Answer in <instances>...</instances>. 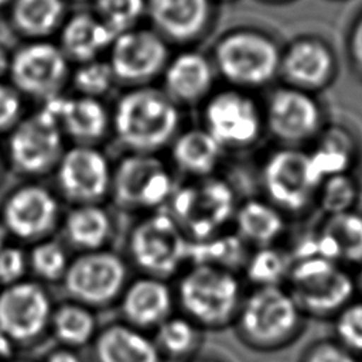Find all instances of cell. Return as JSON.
<instances>
[{
    "mask_svg": "<svg viewBox=\"0 0 362 362\" xmlns=\"http://www.w3.org/2000/svg\"><path fill=\"white\" fill-rule=\"evenodd\" d=\"M173 287L178 313L202 331L232 327L246 293L239 273L205 263L188 264Z\"/></svg>",
    "mask_w": 362,
    "mask_h": 362,
    "instance_id": "obj_1",
    "label": "cell"
},
{
    "mask_svg": "<svg viewBox=\"0 0 362 362\" xmlns=\"http://www.w3.org/2000/svg\"><path fill=\"white\" fill-rule=\"evenodd\" d=\"M305 320L284 286L250 287L243 296L232 328L249 349L276 352L301 337Z\"/></svg>",
    "mask_w": 362,
    "mask_h": 362,
    "instance_id": "obj_2",
    "label": "cell"
},
{
    "mask_svg": "<svg viewBox=\"0 0 362 362\" xmlns=\"http://www.w3.org/2000/svg\"><path fill=\"white\" fill-rule=\"evenodd\" d=\"M110 115L112 130L129 153L156 154L180 133V106L150 85L124 92Z\"/></svg>",
    "mask_w": 362,
    "mask_h": 362,
    "instance_id": "obj_3",
    "label": "cell"
},
{
    "mask_svg": "<svg viewBox=\"0 0 362 362\" xmlns=\"http://www.w3.org/2000/svg\"><path fill=\"white\" fill-rule=\"evenodd\" d=\"M281 49L263 31L235 28L225 33L214 45L215 71L232 88L249 90L270 83L280 72Z\"/></svg>",
    "mask_w": 362,
    "mask_h": 362,
    "instance_id": "obj_4",
    "label": "cell"
},
{
    "mask_svg": "<svg viewBox=\"0 0 362 362\" xmlns=\"http://www.w3.org/2000/svg\"><path fill=\"white\" fill-rule=\"evenodd\" d=\"M124 257L139 274L170 281L189 264V240L167 211L148 212L130 228Z\"/></svg>",
    "mask_w": 362,
    "mask_h": 362,
    "instance_id": "obj_5",
    "label": "cell"
},
{
    "mask_svg": "<svg viewBox=\"0 0 362 362\" xmlns=\"http://www.w3.org/2000/svg\"><path fill=\"white\" fill-rule=\"evenodd\" d=\"M284 287L303 314L317 320H332L358 294L354 274L324 257L293 259Z\"/></svg>",
    "mask_w": 362,
    "mask_h": 362,
    "instance_id": "obj_6",
    "label": "cell"
},
{
    "mask_svg": "<svg viewBox=\"0 0 362 362\" xmlns=\"http://www.w3.org/2000/svg\"><path fill=\"white\" fill-rule=\"evenodd\" d=\"M168 215L175 221L189 242H201L221 233L233 219L235 195L221 178H192L175 187L168 201Z\"/></svg>",
    "mask_w": 362,
    "mask_h": 362,
    "instance_id": "obj_7",
    "label": "cell"
},
{
    "mask_svg": "<svg viewBox=\"0 0 362 362\" xmlns=\"http://www.w3.org/2000/svg\"><path fill=\"white\" fill-rule=\"evenodd\" d=\"M130 279L126 257L107 247L72 256L61 286L68 300L96 311L116 305Z\"/></svg>",
    "mask_w": 362,
    "mask_h": 362,
    "instance_id": "obj_8",
    "label": "cell"
},
{
    "mask_svg": "<svg viewBox=\"0 0 362 362\" xmlns=\"http://www.w3.org/2000/svg\"><path fill=\"white\" fill-rule=\"evenodd\" d=\"M175 182L171 170L156 154L129 153L112 168L109 197L129 211H160L167 205Z\"/></svg>",
    "mask_w": 362,
    "mask_h": 362,
    "instance_id": "obj_9",
    "label": "cell"
},
{
    "mask_svg": "<svg viewBox=\"0 0 362 362\" xmlns=\"http://www.w3.org/2000/svg\"><path fill=\"white\" fill-rule=\"evenodd\" d=\"M65 150L58 120L41 105L8 133L4 156L16 173L37 178L55 171Z\"/></svg>",
    "mask_w": 362,
    "mask_h": 362,
    "instance_id": "obj_10",
    "label": "cell"
},
{
    "mask_svg": "<svg viewBox=\"0 0 362 362\" xmlns=\"http://www.w3.org/2000/svg\"><path fill=\"white\" fill-rule=\"evenodd\" d=\"M55 301L48 286L28 277L0 288V335L17 349L40 344L49 335Z\"/></svg>",
    "mask_w": 362,
    "mask_h": 362,
    "instance_id": "obj_11",
    "label": "cell"
},
{
    "mask_svg": "<svg viewBox=\"0 0 362 362\" xmlns=\"http://www.w3.org/2000/svg\"><path fill=\"white\" fill-rule=\"evenodd\" d=\"M204 129L226 148H247L262 136L263 110L255 98L238 88L212 92L204 102Z\"/></svg>",
    "mask_w": 362,
    "mask_h": 362,
    "instance_id": "obj_12",
    "label": "cell"
},
{
    "mask_svg": "<svg viewBox=\"0 0 362 362\" xmlns=\"http://www.w3.org/2000/svg\"><path fill=\"white\" fill-rule=\"evenodd\" d=\"M267 201L283 214H301L314 201L320 180L308 151L286 146L272 151L262 168Z\"/></svg>",
    "mask_w": 362,
    "mask_h": 362,
    "instance_id": "obj_13",
    "label": "cell"
},
{
    "mask_svg": "<svg viewBox=\"0 0 362 362\" xmlns=\"http://www.w3.org/2000/svg\"><path fill=\"white\" fill-rule=\"evenodd\" d=\"M69 78L68 58L48 40L28 41L11 54L8 81L23 98L45 103L62 95Z\"/></svg>",
    "mask_w": 362,
    "mask_h": 362,
    "instance_id": "obj_14",
    "label": "cell"
},
{
    "mask_svg": "<svg viewBox=\"0 0 362 362\" xmlns=\"http://www.w3.org/2000/svg\"><path fill=\"white\" fill-rule=\"evenodd\" d=\"M62 215L57 194L37 182L14 188L0 208V221L8 236L28 245L52 238Z\"/></svg>",
    "mask_w": 362,
    "mask_h": 362,
    "instance_id": "obj_15",
    "label": "cell"
},
{
    "mask_svg": "<svg viewBox=\"0 0 362 362\" xmlns=\"http://www.w3.org/2000/svg\"><path fill=\"white\" fill-rule=\"evenodd\" d=\"M115 79L132 88L147 86L163 75L168 61V42L153 28L136 27L115 37L107 49Z\"/></svg>",
    "mask_w": 362,
    "mask_h": 362,
    "instance_id": "obj_16",
    "label": "cell"
},
{
    "mask_svg": "<svg viewBox=\"0 0 362 362\" xmlns=\"http://www.w3.org/2000/svg\"><path fill=\"white\" fill-rule=\"evenodd\" d=\"M112 168L95 146L66 148L55 168L59 195L72 206L102 204L110 194Z\"/></svg>",
    "mask_w": 362,
    "mask_h": 362,
    "instance_id": "obj_17",
    "label": "cell"
},
{
    "mask_svg": "<svg viewBox=\"0 0 362 362\" xmlns=\"http://www.w3.org/2000/svg\"><path fill=\"white\" fill-rule=\"evenodd\" d=\"M264 127L290 147L315 139L322 130V110L311 92L280 86L274 89L263 112Z\"/></svg>",
    "mask_w": 362,
    "mask_h": 362,
    "instance_id": "obj_18",
    "label": "cell"
},
{
    "mask_svg": "<svg viewBox=\"0 0 362 362\" xmlns=\"http://www.w3.org/2000/svg\"><path fill=\"white\" fill-rule=\"evenodd\" d=\"M116 305L122 321L150 334L177 308L173 284L146 274L129 280Z\"/></svg>",
    "mask_w": 362,
    "mask_h": 362,
    "instance_id": "obj_19",
    "label": "cell"
},
{
    "mask_svg": "<svg viewBox=\"0 0 362 362\" xmlns=\"http://www.w3.org/2000/svg\"><path fill=\"white\" fill-rule=\"evenodd\" d=\"M337 71L329 45L317 37H300L281 51L280 72L286 85L307 92L325 88Z\"/></svg>",
    "mask_w": 362,
    "mask_h": 362,
    "instance_id": "obj_20",
    "label": "cell"
},
{
    "mask_svg": "<svg viewBox=\"0 0 362 362\" xmlns=\"http://www.w3.org/2000/svg\"><path fill=\"white\" fill-rule=\"evenodd\" d=\"M58 120L65 139L76 146H95L112 129V115L100 99L88 96H57L42 103Z\"/></svg>",
    "mask_w": 362,
    "mask_h": 362,
    "instance_id": "obj_21",
    "label": "cell"
},
{
    "mask_svg": "<svg viewBox=\"0 0 362 362\" xmlns=\"http://www.w3.org/2000/svg\"><path fill=\"white\" fill-rule=\"evenodd\" d=\"M214 0H147L151 28L167 42L188 44L208 30Z\"/></svg>",
    "mask_w": 362,
    "mask_h": 362,
    "instance_id": "obj_22",
    "label": "cell"
},
{
    "mask_svg": "<svg viewBox=\"0 0 362 362\" xmlns=\"http://www.w3.org/2000/svg\"><path fill=\"white\" fill-rule=\"evenodd\" d=\"M215 72L206 55L194 49L182 51L170 58L161 75V90L177 106L205 102L212 93Z\"/></svg>",
    "mask_w": 362,
    "mask_h": 362,
    "instance_id": "obj_23",
    "label": "cell"
},
{
    "mask_svg": "<svg viewBox=\"0 0 362 362\" xmlns=\"http://www.w3.org/2000/svg\"><path fill=\"white\" fill-rule=\"evenodd\" d=\"M90 358L92 362H165L150 332L122 320L99 328Z\"/></svg>",
    "mask_w": 362,
    "mask_h": 362,
    "instance_id": "obj_24",
    "label": "cell"
},
{
    "mask_svg": "<svg viewBox=\"0 0 362 362\" xmlns=\"http://www.w3.org/2000/svg\"><path fill=\"white\" fill-rule=\"evenodd\" d=\"M59 228L62 242L76 253L107 249L115 235L113 218L102 204L71 206Z\"/></svg>",
    "mask_w": 362,
    "mask_h": 362,
    "instance_id": "obj_25",
    "label": "cell"
},
{
    "mask_svg": "<svg viewBox=\"0 0 362 362\" xmlns=\"http://www.w3.org/2000/svg\"><path fill=\"white\" fill-rule=\"evenodd\" d=\"M115 35L93 14V11H79L65 18L59 28L58 47L68 58L76 64L99 59L109 49Z\"/></svg>",
    "mask_w": 362,
    "mask_h": 362,
    "instance_id": "obj_26",
    "label": "cell"
},
{
    "mask_svg": "<svg viewBox=\"0 0 362 362\" xmlns=\"http://www.w3.org/2000/svg\"><path fill=\"white\" fill-rule=\"evenodd\" d=\"M232 221L239 239L255 247L276 245L286 230V215L269 201L257 198L238 205Z\"/></svg>",
    "mask_w": 362,
    "mask_h": 362,
    "instance_id": "obj_27",
    "label": "cell"
},
{
    "mask_svg": "<svg viewBox=\"0 0 362 362\" xmlns=\"http://www.w3.org/2000/svg\"><path fill=\"white\" fill-rule=\"evenodd\" d=\"M223 151L222 146L204 127L180 132L171 143L173 163L181 173L192 178L212 175Z\"/></svg>",
    "mask_w": 362,
    "mask_h": 362,
    "instance_id": "obj_28",
    "label": "cell"
},
{
    "mask_svg": "<svg viewBox=\"0 0 362 362\" xmlns=\"http://www.w3.org/2000/svg\"><path fill=\"white\" fill-rule=\"evenodd\" d=\"M8 16L20 35L30 41L47 40L66 18L65 0H10Z\"/></svg>",
    "mask_w": 362,
    "mask_h": 362,
    "instance_id": "obj_29",
    "label": "cell"
},
{
    "mask_svg": "<svg viewBox=\"0 0 362 362\" xmlns=\"http://www.w3.org/2000/svg\"><path fill=\"white\" fill-rule=\"evenodd\" d=\"M99 328L95 310L68 298L55 304L49 335L59 346L76 351L90 346Z\"/></svg>",
    "mask_w": 362,
    "mask_h": 362,
    "instance_id": "obj_30",
    "label": "cell"
},
{
    "mask_svg": "<svg viewBox=\"0 0 362 362\" xmlns=\"http://www.w3.org/2000/svg\"><path fill=\"white\" fill-rule=\"evenodd\" d=\"M355 153L352 136L341 126H329L317 136L315 147L308 151V157L321 182L328 177L349 173Z\"/></svg>",
    "mask_w": 362,
    "mask_h": 362,
    "instance_id": "obj_31",
    "label": "cell"
},
{
    "mask_svg": "<svg viewBox=\"0 0 362 362\" xmlns=\"http://www.w3.org/2000/svg\"><path fill=\"white\" fill-rule=\"evenodd\" d=\"M153 339L164 361L185 362L199 354L204 331L181 313H174L153 332Z\"/></svg>",
    "mask_w": 362,
    "mask_h": 362,
    "instance_id": "obj_32",
    "label": "cell"
},
{
    "mask_svg": "<svg viewBox=\"0 0 362 362\" xmlns=\"http://www.w3.org/2000/svg\"><path fill=\"white\" fill-rule=\"evenodd\" d=\"M291 264L293 259L287 249H281L277 245L255 247L247 255L242 273L245 281L252 287L286 286Z\"/></svg>",
    "mask_w": 362,
    "mask_h": 362,
    "instance_id": "obj_33",
    "label": "cell"
},
{
    "mask_svg": "<svg viewBox=\"0 0 362 362\" xmlns=\"http://www.w3.org/2000/svg\"><path fill=\"white\" fill-rule=\"evenodd\" d=\"M27 257L31 279L45 286L61 284L72 259L68 246L55 238L31 245Z\"/></svg>",
    "mask_w": 362,
    "mask_h": 362,
    "instance_id": "obj_34",
    "label": "cell"
},
{
    "mask_svg": "<svg viewBox=\"0 0 362 362\" xmlns=\"http://www.w3.org/2000/svg\"><path fill=\"white\" fill-rule=\"evenodd\" d=\"M359 198V184L349 174H338L321 181L315 202L325 216L354 211Z\"/></svg>",
    "mask_w": 362,
    "mask_h": 362,
    "instance_id": "obj_35",
    "label": "cell"
},
{
    "mask_svg": "<svg viewBox=\"0 0 362 362\" xmlns=\"http://www.w3.org/2000/svg\"><path fill=\"white\" fill-rule=\"evenodd\" d=\"M146 3L147 0H95L93 14L116 37L139 27L146 16Z\"/></svg>",
    "mask_w": 362,
    "mask_h": 362,
    "instance_id": "obj_36",
    "label": "cell"
},
{
    "mask_svg": "<svg viewBox=\"0 0 362 362\" xmlns=\"http://www.w3.org/2000/svg\"><path fill=\"white\" fill-rule=\"evenodd\" d=\"M69 82L72 83L76 95L96 98L106 95L116 82L113 71L107 61L93 59L78 66L71 72Z\"/></svg>",
    "mask_w": 362,
    "mask_h": 362,
    "instance_id": "obj_37",
    "label": "cell"
},
{
    "mask_svg": "<svg viewBox=\"0 0 362 362\" xmlns=\"http://www.w3.org/2000/svg\"><path fill=\"white\" fill-rule=\"evenodd\" d=\"M332 338L362 358V297L354 298L332 317Z\"/></svg>",
    "mask_w": 362,
    "mask_h": 362,
    "instance_id": "obj_38",
    "label": "cell"
},
{
    "mask_svg": "<svg viewBox=\"0 0 362 362\" xmlns=\"http://www.w3.org/2000/svg\"><path fill=\"white\" fill-rule=\"evenodd\" d=\"M27 250L14 243H7L0 250V288L28 279Z\"/></svg>",
    "mask_w": 362,
    "mask_h": 362,
    "instance_id": "obj_39",
    "label": "cell"
},
{
    "mask_svg": "<svg viewBox=\"0 0 362 362\" xmlns=\"http://www.w3.org/2000/svg\"><path fill=\"white\" fill-rule=\"evenodd\" d=\"M298 362H362L338 341L331 338L314 339L305 345Z\"/></svg>",
    "mask_w": 362,
    "mask_h": 362,
    "instance_id": "obj_40",
    "label": "cell"
},
{
    "mask_svg": "<svg viewBox=\"0 0 362 362\" xmlns=\"http://www.w3.org/2000/svg\"><path fill=\"white\" fill-rule=\"evenodd\" d=\"M23 117V95L10 82L0 81V134L10 133Z\"/></svg>",
    "mask_w": 362,
    "mask_h": 362,
    "instance_id": "obj_41",
    "label": "cell"
},
{
    "mask_svg": "<svg viewBox=\"0 0 362 362\" xmlns=\"http://www.w3.org/2000/svg\"><path fill=\"white\" fill-rule=\"evenodd\" d=\"M349 55L355 68L362 75V10L356 16L349 31Z\"/></svg>",
    "mask_w": 362,
    "mask_h": 362,
    "instance_id": "obj_42",
    "label": "cell"
},
{
    "mask_svg": "<svg viewBox=\"0 0 362 362\" xmlns=\"http://www.w3.org/2000/svg\"><path fill=\"white\" fill-rule=\"evenodd\" d=\"M41 362H85L79 351L57 345L51 349Z\"/></svg>",
    "mask_w": 362,
    "mask_h": 362,
    "instance_id": "obj_43",
    "label": "cell"
},
{
    "mask_svg": "<svg viewBox=\"0 0 362 362\" xmlns=\"http://www.w3.org/2000/svg\"><path fill=\"white\" fill-rule=\"evenodd\" d=\"M11 64V54L0 45V81H6L8 78Z\"/></svg>",
    "mask_w": 362,
    "mask_h": 362,
    "instance_id": "obj_44",
    "label": "cell"
},
{
    "mask_svg": "<svg viewBox=\"0 0 362 362\" xmlns=\"http://www.w3.org/2000/svg\"><path fill=\"white\" fill-rule=\"evenodd\" d=\"M185 362H229L216 354H198Z\"/></svg>",
    "mask_w": 362,
    "mask_h": 362,
    "instance_id": "obj_45",
    "label": "cell"
},
{
    "mask_svg": "<svg viewBox=\"0 0 362 362\" xmlns=\"http://www.w3.org/2000/svg\"><path fill=\"white\" fill-rule=\"evenodd\" d=\"M354 277H355L356 291L362 297V263L358 266V272H356V274H354Z\"/></svg>",
    "mask_w": 362,
    "mask_h": 362,
    "instance_id": "obj_46",
    "label": "cell"
},
{
    "mask_svg": "<svg viewBox=\"0 0 362 362\" xmlns=\"http://www.w3.org/2000/svg\"><path fill=\"white\" fill-rule=\"evenodd\" d=\"M8 239H10V236H8L6 228L3 226V223H1V221H0V250L8 243Z\"/></svg>",
    "mask_w": 362,
    "mask_h": 362,
    "instance_id": "obj_47",
    "label": "cell"
},
{
    "mask_svg": "<svg viewBox=\"0 0 362 362\" xmlns=\"http://www.w3.org/2000/svg\"><path fill=\"white\" fill-rule=\"evenodd\" d=\"M6 362H35V361L28 359V358H18V356H16V358H13L10 361H6Z\"/></svg>",
    "mask_w": 362,
    "mask_h": 362,
    "instance_id": "obj_48",
    "label": "cell"
},
{
    "mask_svg": "<svg viewBox=\"0 0 362 362\" xmlns=\"http://www.w3.org/2000/svg\"><path fill=\"white\" fill-rule=\"evenodd\" d=\"M3 167H4V153H3V150L0 148V175H1V173H3Z\"/></svg>",
    "mask_w": 362,
    "mask_h": 362,
    "instance_id": "obj_49",
    "label": "cell"
},
{
    "mask_svg": "<svg viewBox=\"0 0 362 362\" xmlns=\"http://www.w3.org/2000/svg\"><path fill=\"white\" fill-rule=\"evenodd\" d=\"M10 3V0H0V10H3L4 7H7Z\"/></svg>",
    "mask_w": 362,
    "mask_h": 362,
    "instance_id": "obj_50",
    "label": "cell"
},
{
    "mask_svg": "<svg viewBox=\"0 0 362 362\" xmlns=\"http://www.w3.org/2000/svg\"><path fill=\"white\" fill-rule=\"evenodd\" d=\"M222 1H228V0H222Z\"/></svg>",
    "mask_w": 362,
    "mask_h": 362,
    "instance_id": "obj_51",
    "label": "cell"
},
{
    "mask_svg": "<svg viewBox=\"0 0 362 362\" xmlns=\"http://www.w3.org/2000/svg\"><path fill=\"white\" fill-rule=\"evenodd\" d=\"M0 362H1V361H0Z\"/></svg>",
    "mask_w": 362,
    "mask_h": 362,
    "instance_id": "obj_52",
    "label": "cell"
}]
</instances>
